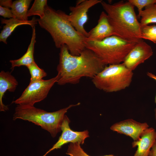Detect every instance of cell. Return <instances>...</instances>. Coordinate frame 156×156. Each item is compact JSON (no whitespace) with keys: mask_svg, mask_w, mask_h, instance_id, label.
<instances>
[{"mask_svg":"<svg viewBox=\"0 0 156 156\" xmlns=\"http://www.w3.org/2000/svg\"><path fill=\"white\" fill-rule=\"evenodd\" d=\"M60 49L57 67L60 77L57 83L59 85L76 84L84 77L92 79L106 66L92 51L86 48L79 55H71L65 45Z\"/></svg>","mask_w":156,"mask_h":156,"instance_id":"1","label":"cell"},{"mask_svg":"<svg viewBox=\"0 0 156 156\" xmlns=\"http://www.w3.org/2000/svg\"><path fill=\"white\" fill-rule=\"evenodd\" d=\"M38 21L50 34L56 48L65 45L73 55H79L86 48V38L76 31L69 21L68 15L63 11L55 10L47 5L44 16L38 19Z\"/></svg>","mask_w":156,"mask_h":156,"instance_id":"2","label":"cell"},{"mask_svg":"<svg viewBox=\"0 0 156 156\" xmlns=\"http://www.w3.org/2000/svg\"><path fill=\"white\" fill-rule=\"evenodd\" d=\"M101 4L107 14L114 35L129 41L142 40L141 26L133 5L128 1H123L113 4L102 1Z\"/></svg>","mask_w":156,"mask_h":156,"instance_id":"3","label":"cell"},{"mask_svg":"<svg viewBox=\"0 0 156 156\" xmlns=\"http://www.w3.org/2000/svg\"><path fill=\"white\" fill-rule=\"evenodd\" d=\"M78 103L53 112H48L33 106L17 105L15 109L13 120H27L40 126L49 132L53 138L62 131L61 127L65 114L71 107L79 105Z\"/></svg>","mask_w":156,"mask_h":156,"instance_id":"4","label":"cell"},{"mask_svg":"<svg viewBox=\"0 0 156 156\" xmlns=\"http://www.w3.org/2000/svg\"><path fill=\"white\" fill-rule=\"evenodd\" d=\"M138 42L128 41L113 35L99 41L86 42V47L92 51L105 65L122 63Z\"/></svg>","mask_w":156,"mask_h":156,"instance_id":"5","label":"cell"},{"mask_svg":"<svg viewBox=\"0 0 156 156\" xmlns=\"http://www.w3.org/2000/svg\"><path fill=\"white\" fill-rule=\"evenodd\" d=\"M133 71L122 63L106 65L104 69L92 79L97 88L106 92H116L124 90L130 85Z\"/></svg>","mask_w":156,"mask_h":156,"instance_id":"6","label":"cell"},{"mask_svg":"<svg viewBox=\"0 0 156 156\" xmlns=\"http://www.w3.org/2000/svg\"><path fill=\"white\" fill-rule=\"evenodd\" d=\"M57 75L48 80L30 82L21 95L13 103L23 106H33L34 104L44 99L51 89L59 78Z\"/></svg>","mask_w":156,"mask_h":156,"instance_id":"7","label":"cell"},{"mask_svg":"<svg viewBox=\"0 0 156 156\" xmlns=\"http://www.w3.org/2000/svg\"><path fill=\"white\" fill-rule=\"evenodd\" d=\"M101 0H79L75 6H70V12L68 15V19L75 29L86 37L89 34L85 29L84 25L88 20V12L89 9L102 1Z\"/></svg>","mask_w":156,"mask_h":156,"instance_id":"8","label":"cell"},{"mask_svg":"<svg viewBox=\"0 0 156 156\" xmlns=\"http://www.w3.org/2000/svg\"><path fill=\"white\" fill-rule=\"evenodd\" d=\"M70 121L67 116L65 115L61 125L62 133L57 141L52 147L42 156H46L49 153L55 149L61 148L65 144L68 142H78L83 144L85 140L89 137L87 130L82 131H74L71 129L69 126Z\"/></svg>","mask_w":156,"mask_h":156,"instance_id":"9","label":"cell"},{"mask_svg":"<svg viewBox=\"0 0 156 156\" xmlns=\"http://www.w3.org/2000/svg\"><path fill=\"white\" fill-rule=\"evenodd\" d=\"M153 54L151 47L142 40L137 42L130 51L122 63L133 71Z\"/></svg>","mask_w":156,"mask_h":156,"instance_id":"10","label":"cell"},{"mask_svg":"<svg viewBox=\"0 0 156 156\" xmlns=\"http://www.w3.org/2000/svg\"><path fill=\"white\" fill-rule=\"evenodd\" d=\"M148 128L146 122L140 123L129 119L114 124L110 129L114 131L129 136L134 141H137L140 139L143 132Z\"/></svg>","mask_w":156,"mask_h":156,"instance_id":"11","label":"cell"},{"mask_svg":"<svg viewBox=\"0 0 156 156\" xmlns=\"http://www.w3.org/2000/svg\"><path fill=\"white\" fill-rule=\"evenodd\" d=\"M88 33V36L86 38V42L101 41L114 35L113 29L105 12L102 11L101 13L97 25Z\"/></svg>","mask_w":156,"mask_h":156,"instance_id":"12","label":"cell"},{"mask_svg":"<svg viewBox=\"0 0 156 156\" xmlns=\"http://www.w3.org/2000/svg\"><path fill=\"white\" fill-rule=\"evenodd\" d=\"M156 140V132L152 127L148 128L142 133L140 139L133 141L132 146H137L133 156H149V152Z\"/></svg>","mask_w":156,"mask_h":156,"instance_id":"13","label":"cell"},{"mask_svg":"<svg viewBox=\"0 0 156 156\" xmlns=\"http://www.w3.org/2000/svg\"><path fill=\"white\" fill-rule=\"evenodd\" d=\"M18 81L9 71H1L0 73V111L5 112L8 110L7 105L3 102L2 99L7 90L14 92L18 85Z\"/></svg>","mask_w":156,"mask_h":156,"instance_id":"14","label":"cell"},{"mask_svg":"<svg viewBox=\"0 0 156 156\" xmlns=\"http://www.w3.org/2000/svg\"><path fill=\"white\" fill-rule=\"evenodd\" d=\"M38 19L35 17L30 20L23 21L16 18H11L9 19L1 18V23L5 25L0 34V41L7 44V39L11 35L15 29L18 26L22 25H29L33 27L37 23Z\"/></svg>","mask_w":156,"mask_h":156,"instance_id":"15","label":"cell"},{"mask_svg":"<svg viewBox=\"0 0 156 156\" xmlns=\"http://www.w3.org/2000/svg\"><path fill=\"white\" fill-rule=\"evenodd\" d=\"M32 28V34L30 43L26 53L20 58L17 60H10L11 69L12 71L15 67L21 66L27 67L35 62L34 59V46L36 42V34L35 26Z\"/></svg>","mask_w":156,"mask_h":156,"instance_id":"16","label":"cell"},{"mask_svg":"<svg viewBox=\"0 0 156 156\" xmlns=\"http://www.w3.org/2000/svg\"><path fill=\"white\" fill-rule=\"evenodd\" d=\"M31 0H17L13 1L11 7L12 13L17 19L22 21H28L27 13Z\"/></svg>","mask_w":156,"mask_h":156,"instance_id":"17","label":"cell"},{"mask_svg":"<svg viewBox=\"0 0 156 156\" xmlns=\"http://www.w3.org/2000/svg\"><path fill=\"white\" fill-rule=\"evenodd\" d=\"M140 18L141 27L152 23H156V3L148 5L138 14Z\"/></svg>","mask_w":156,"mask_h":156,"instance_id":"18","label":"cell"},{"mask_svg":"<svg viewBox=\"0 0 156 156\" xmlns=\"http://www.w3.org/2000/svg\"><path fill=\"white\" fill-rule=\"evenodd\" d=\"M47 0H35L27 13L28 17L37 15L42 18L45 15V7L47 5Z\"/></svg>","mask_w":156,"mask_h":156,"instance_id":"19","label":"cell"},{"mask_svg":"<svg viewBox=\"0 0 156 156\" xmlns=\"http://www.w3.org/2000/svg\"><path fill=\"white\" fill-rule=\"evenodd\" d=\"M27 67L31 75L30 83L41 80L47 75V73L39 68L35 62Z\"/></svg>","mask_w":156,"mask_h":156,"instance_id":"20","label":"cell"},{"mask_svg":"<svg viewBox=\"0 0 156 156\" xmlns=\"http://www.w3.org/2000/svg\"><path fill=\"white\" fill-rule=\"evenodd\" d=\"M142 38L156 43V25H146L141 27Z\"/></svg>","mask_w":156,"mask_h":156,"instance_id":"21","label":"cell"},{"mask_svg":"<svg viewBox=\"0 0 156 156\" xmlns=\"http://www.w3.org/2000/svg\"><path fill=\"white\" fill-rule=\"evenodd\" d=\"M66 154L70 156H90L87 154L78 142L70 143ZM103 156H116L113 155Z\"/></svg>","mask_w":156,"mask_h":156,"instance_id":"22","label":"cell"},{"mask_svg":"<svg viewBox=\"0 0 156 156\" xmlns=\"http://www.w3.org/2000/svg\"><path fill=\"white\" fill-rule=\"evenodd\" d=\"M138 9V14L143 10L144 8L151 4L156 3V0H129L128 1Z\"/></svg>","mask_w":156,"mask_h":156,"instance_id":"23","label":"cell"},{"mask_svg":"<svg viewBox=\"0 0 156 156\" xmlns=\"http://www.w3.org/2000/svg\"><path fill=\"white\" fill-rule=\"evenodd\" d=\"M0 15L5 18H16L11 10L1 6H0Z\"/></svg>","mask_w":156,"mask_h":156,"instance_id":"24","label":"cell"},{"mask_svg":"<svg viewBox=\"0 0 156 156\" xmlns=\"http://www.w3.org/2000/svg\"><path fill=\"white\" fill-rule=\"evenodd\" d=\"M13 2L10 0H1L0 6L7 8H11Z\"/></svg>","mask_w":156,"mask_h":156,"instance_id":"25","label":"cell"},{"mask_svg":"<svg viewBox=\"0 0 156 156\" xmlns=\"http://www.w3.org/2000/svg\"><path fill=\"white\" fill-rule=\"evenodd\" d=\"M149 156H156V140L149 152Z\"/></svg>","mask_w":156,"mask_h":156,"instance_id":"26","label":"cell"},{"mask_svg":"<svg viewBox=\"0 0 156 156\" xmlns=\"http://www.w3.org/2000/svg\"><path fill=\"white\" fill-rule=\"evenodd\" d=\"M147 75L149 77L153 79L156 81V75H155L149 72H148ZM155 102L156 104V93L155 98Z\"/></svg>","mask_w":156,"mask_h":156,"instance_id":"27","label":"cell"},{"mask_svg":"<svg viewBox=\"0 0 156 156\" xmlns=\"http://www.w3.org/2000/svg\"><path fill=\"white\" fill-rule=\"evenodd\" d=\"M155 118L156 120V108L154 110Z\"/></svg>","mask_w":156,"mask_h":156,"instance_id":"28","label":"cell"}]
</instances>
